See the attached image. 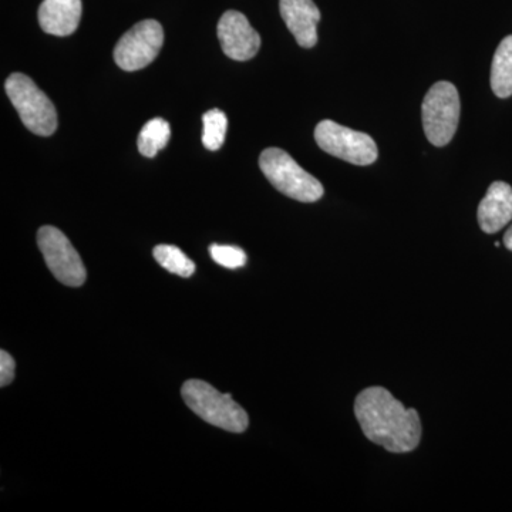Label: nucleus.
Listing matches in <instances>:
<instances>
[{"instance_id":"nucleus-10","label":"nucleus","mask_w":512,"mask_h":512,"mask_svg":"<svg viewBox=\"0 0 512 512\" xmlns=\"http://www.w3.org/2000/svg\"><path fill=\"white\" fill-rule=\"evenodd\" d=\"M279 10L299 46L305 49L316 46L320 10L313 0H279Z\"/></svg>"},{"instance_id":"nucleus-13","label":"nucleus","mask_w":512,"mask_h":512,"mask_svg":"<svg viewBox=\"0 0 512 512\" xmlns=\"http://www.w3.org/2000/svg\"><path fill=\"white\" fill-rule=\"evenodd\" d=\"M491 89L500 99L512 96V35L505 37L495 50L491 66Z\"/></svg>"},{"instance_id":"nucleus-2","label":"nucleus","mask_w":512,"mask_h":512,"mask_svg":"<svg viewBox=\"0 0 512 512\" xmlns=\"http://www.w3.org/2000/svg\"><path fill=\"white\" fill-rule=\"evenodd\" d=\"M185 404L212 426L229 433H244L249 426L247 412L229 393H220L204 380H187L181 389Z\"/></svg>"},{"instance_id":"nucleus-18","label":"nucleus","mask_w":512,"mask_h":512,"mask_svg":"<svg viewBox=\"0 0 512 512\" xmlns=\"http://www.w3.org/2000/svg\"><path fill=\"white\" fill-rule=\"evenodd\" d=\"M16 363L6 350L0 352V386L6 387L15 379Z\"/></svg>"},{"instance_id":"nucleus-12","label":"nucleus","mask_w":512,"mask_h":512,"mask_svg":"<svg viewBox=\"0 0 512 512\" xmlns=\"http://www.w3.org/2000/svg\"><path fill=\"white\" fill-rule=\"evenodd\" d=\"M82 0H43L39 23L43 32L66 37L73 35L82 19Z\"/></svg>"},{"instance_id":"nucleus-17","label":"nucleus","mask_w":512,"mask_h":512,"mask_svg":"<svg viewBox=\"0 0 512 512\" xmlns=\"http://www.w3.org/2000/svg\"><path fill=\"white\" fill-rule=\"evenodd\" d=\"M210 254L218 265L227 269H238L247 264V254L244 249L232 247V245H211Z\"/></svg>"},{"instance_id":"nucleus-5","label":"nucleus","mask_w":512,"mask_h":512,"mask_svg":"<svg viewBox=\"0 0 512 512\" xmlns=\"http://www.w3.org/2000/svg\"><path fill=\"white\" fill-rule=\"evenodd\" d=\"M460 96L450 82H439L427 92L421 106L426 137L433 146L444 147L453 140L460 121Z\"/></svg>"},{"instance_id":"nucleus-16","label":"nucleus","mask_w":512,"mask_h":512,"mask_svg":"<svg viewBox=\"0 0 512 512\" xmlns=\"http://www.w3.org/2000/svg\"><path fill=\"white\" fill-rule=\"evenodd\" d=\"M202 124H204V133H202L204 147L210 151L220 150L224 146L228 128L225 113L218 109L207 111L202 117Z\"/></svg>"},{"instance_id":"nucleus-11","label":"nucleus","mask_w":512,"mask_h":512,"mask_svg":"<svg viewBox=\"0 0 512 512\" xmlns=\"http://www.w3.org/2000/svg\"><path fill=\"white\" fill-rule=\"evenodd\" d=\"M478 224L485 234H495L512 220V188L503 181L490 185L478 205Z\"/></svg>"},{"instance_id":"nucleus-15","label":"nucleus","mask_w":512,"mask_h":512,"mask_svg":"<svg viewBox=\"0 0 512 512\" xmlns=\"http://www.w3.org/2000/svg\"><path fill=\"white\" fill-rule=\"evenodd\" d=\"M153 255L158 264L171 274L181 276V278H190L194 275V262L174 245H158L154 248Z\"/></svg>"},{"instance_id":"nucleus-6","label":"nucleus","mask_w":512,"mask_h":512,"mask_svg":"<svg viewBox=\"0 0 512 512\" xmlns=\"http://www.w3.org/2000/svg\"><path fill=\"white\" fill-rule=\"evenodd\" d=\"M315 140L325 153L346 163L370 165L379 156L375 140L369 134L340 126L332 120L320 121L315 128Z\"/></svg>"},{"instance_id":"nucleus-8","label":"nucleus","mask_w":512,"mask_h":512,"mask_svg":"<svg viewBox=\"0 0 512 512\" xmlns=\"http://www.w3.org/2000/svg\"><path fill=\"white\" fill-rule=\"evenodd\" d=\"M163 43V26L157 20H143L121 37L114 49V62L124 72H137L154 62Z\"/></svg>"},{"instance_id":"nucleus-3","label":"nucleus","mask_w":512,"mask_h":512,"mask_svg":"<svg viewBox=\"0 0 512 512\" xmlns=\"http://www.w3.org/2000/svg\"><path fill=\"white\" fill-rule=\"evenodd\" d=\"M259 167L269 183L286 197L301 202H316L323 197V185L296 163L281 148H266L259 157Z\"/></svg>"},{"instance_id":"nucleus-14","label":"nucleus","mask_w":512,"mask_h":512,"mask_svg":"<svg viewBox=\"0 0 512 512\" xmlns=\"http://www.w3.org/2000/svg\"><path fill=\"white\" fill-rule=\"evenodd\" d=\"M170 137L171 128L168 121L160 119V117L150 120L146 126L141 128L140 134H138V151L144 157L154 158L157 156L158 151L167 147Z\"/></svg>"},{"instance_id":"nucleus-7","label":"nucleus","mask_w":512,"mask_h":512,"mask_svg":"<svg viewBox=\"0 0 512 512\" xmlns=\"http://www.w3.org/2000/svg\"><path fill=\"white\" fill-rule=\"evenodd\" d=\"M37 245L49 271L60 284L79 288L86 282L87 272L72 242L55 227H42L37 232Z\"/></svg>"},{"instance_id":"nucleus-19","label":"nucleus","mask_w":512,"mask_h":512,"mask_svg":"<svg viewBox=\"0 0 512 512\" xmlns=\"http://www.w3.org/2000/svg\"><path fill=\"white\" fill-rule=\"evenodd\" d=\"M504 245L508 251H512V225L504 235Z\"/></svg>"},{"instance_id":"nucleus-1","label":"nucleus","mask_w":512,"mask_h":512,"mask_svg":"<svg viewBox=\"0 0 512 512\" xmlns=\"http://www.w3.org/2000/svg\"><path fill=\"white\" fill-rule=\"evenodd\" d=\"M356 419L363 434L389 453H410L420 444L421 421L384 387H369L356 397Z\"/></svg>"},{"instance_id":"nucleus-4","label":"nucleus","mask_w":512,"mask_h":512,"mask_svg":"<svg viewBox=\"0 0 512 512\" xmlns=\"http://www.w3.org/2000/svg\"><path fill=\"white\" fill-rule=\"evenodd\" d=\"M6 94L18 110L25 127L36 136L49 137L57 128V113L52 101L30 77L10 74L5 83Z\"/></svg>"},{"instance_id":"nucleus-9","label":"nucleus","mask_w":512,"mask_h":512,"mask_svg":"<svg viewBox=\"0 0 512 512\" xmlns=\"http://www.w3.org/2000/svg\"><path fill=\"white\" fill-rule=\"evenodd\" d=\"M218 39L222 52L229 59L247 62L258 55L261 36L252 28L247 16L237 10H228L218 23Z\"/></svg>"}]
</instances>
